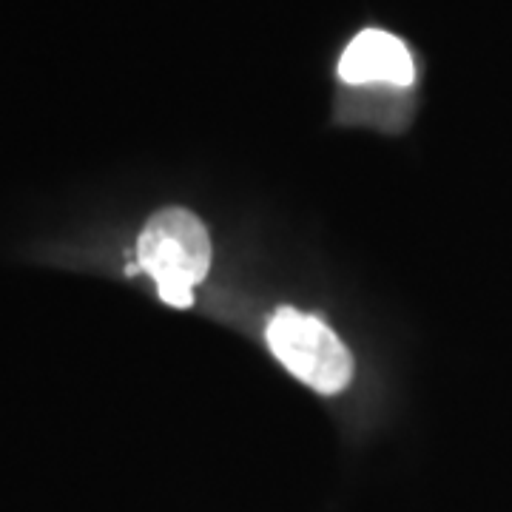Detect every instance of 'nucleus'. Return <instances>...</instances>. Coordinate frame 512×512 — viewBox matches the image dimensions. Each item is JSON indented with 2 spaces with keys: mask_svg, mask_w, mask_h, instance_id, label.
<instances>
[{
  "mask_svg": "<svg viewBox=\"0 0 512 512\" xmlns=\"http://www.w3.org/2000/svg\"><path fill=\"white\" fill-rule=\"evenodd\" d=\"M137 265L154 282L163 302L188 308L191 288L200 285L211 268V237L191 211L163 208L146 222L137 242Z\"/></svg>",
  "mask_w": 512,
  "mask_h": 512,
  "instance_id": "1",
  "label": "nucleus"
},
{
  "mask_svg": "<svg viewBox=\"0 0 512 512\" xmlns=\"http://www.w3.org/2000/svg\"><path fill=\"white\" fill-rule=\"evenodd\" d=\"M268 345L296 379L319 393H339L353 379V356L336 333L305 313L282 308L268 322Z\"/></svg>",
  "mask_w": 512,
  "mask_h": 512,
  "instance_id": "2",
  "label": "nucleus"
},
{
  "mask_svg": "<svg viewBox=\"0 0 512 512\" xmlns=\"http://www.w3.org/2000/svg\"><path fill=\"white\" fill-rule=\"evenodd\" d=\"M339 77L350 86L390 83L404 89L416 80V66L399 37L382 29H365L350 40L339 60Z\"/></svg>",
  "mask_w": 512,
  "mask_h": 512,
  "instance_id": "3",
  "label": "nucleus"
}]
</instances>
